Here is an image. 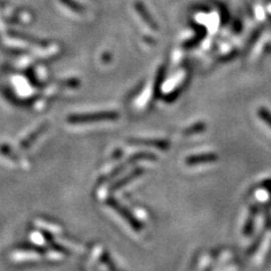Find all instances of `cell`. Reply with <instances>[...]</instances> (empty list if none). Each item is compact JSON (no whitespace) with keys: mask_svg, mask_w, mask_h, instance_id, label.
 I'll use <instances>...</instances> for the list:
<instances>
[{"mask_svg":"<svg viewBox=\"0 0 271 271\" xmlns=\"http://www.w3.org/2000/svg\"><path fill=\"white\" fill-rule=\"evenodd\" d=\"M108 205L111 206V208L114 211H116L117 214H119L122 218H123L126 223H128L130 225L131 228H133L134 230H140L142 229V224L139 223V221L137 220V218L131 214V212L126 209V208H124L123 206L121 205V203H119L115 200H113V199H110V200L107 201Z\"/></svg>","mask_w":271,"mask_h":271,"instance_id":"6da1fadb","label":"cell"},{"mask_svg":"<svg viewBox=\"0 0 271 271\" xmlns=\"http://www.w3.org/2000/svg\"><path fill=\"white\" fill-rule=\"evenodd\" d=\"M116 113L114 112H102V113H95V114L84 115L81 117H77L75 121H103V120H116L117 119Z\"/></svg>","mask_w":271,"mask_h":271,"instance_id":"7a4b0ae2","label":"cell"},{"mask_svg":"<svg viewBox=\"0 0 271 271\" xmlns=\"http://www.w3.org/2000/svg\"><path fill=\"white\" fill-rule=\"evenodd\" d=\"M131 144L134 145H140V146H151V147H156L158 149H167L170 147V145L165 140H160V139H133L130 140Z\"/></svg>","mask_w":271,"mask_h":271,"instance_id":"3957f363","label":"cell"},{"mask_svg":"<svg viewBox=\"0 0 271 271\" xmlns=\"http://www.w3.org/2000/svg\"><path fill=\"white\" fill-rule=\"evenodd\" d=\"M217 157L214 154H202V155H194L187 158L188 165H198V164H206V163H211L217 161Z\"/></svg>","mask_w":271,"mask_h":271,"instance_id":"277c9868","label":"cell"},{"mask_svg":"<svg viewBox=\"0 0 271 271\" xmlns=\"http://www.w3.org/2000/svg\"><path fill=\"white\" fill-rule=\"evenodd\" d=\"M142 173H143V171L140 170V169L134 170V171L132 172V173H130L129 175H126L125 178H123L121 181H119V182H116V184L114 185V187H113V189H119V188H121V187H123V185L128 183L130 180H132V179H134V178H138V176H139L140 174H142Z\"/></svg>","mask_w":271,"mask_h":271,"instance_id":"5b68a950","label":"cell"},{"mask_svg":"<svg viewBox=\"0 0 271 271\" xmlns=\"http://www.w3.org/2000/svg\"><path fill=\"white\" fill-rule=\"evenodd\" d=\"M259 115H260L261 119L265 122L266 124L270 125V128H271V113L268 112L266 110H264V108H260Z\"/></svg>","mask_w":271,"mask_h":271,"instance_id":"8992f818","label":"cell"},{"mask_svg":"<svg viewBox=\"0 0 271 271\" xmlns=\"http://www.w3.org/2000/svg\"><path fill=\"white\" fill-rule=\"evenodd\" d=\"M253 223H254V214H251L250 215V218H248L247 220V223H246V229H245V234L248 235L251 232V229H252V226H253Z\"/></svg>","mask_w":271,"mask_h":271,"instance_id":"52a82bcc","label":"cell"},{"mask_svg":"<svg viewBox=\"0 0 271 271\" xmlns=\"http://www.w3.org/2000/svg\"><path fill=\"white\" fill-rule=\"evenodd\" d=\"M196 128L193 129H189L185 131V133H193V132H199V131H201L203 129V124H198V125H194Z\"/></svg>","mask_w":271,"mask_h":271,"instance_id":"ba28073f","label":"cell"}]
</instances>
